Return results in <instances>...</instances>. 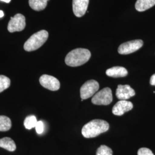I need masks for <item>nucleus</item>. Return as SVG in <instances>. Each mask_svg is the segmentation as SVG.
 Returning a JSON list of instances; mask_svg holds the SVG:
<instances>
[{
  "label": "nucleus",
  "instance_id": "f3484780",
  "mask_svg": "<svg viewBox=\"0 0 155 155\" xmlns=\"http://www.w3.org/2000/svg\"><path fill=\"white\" fill-rule=\"evenodd\" d=\"M37 122L38 121L36 117L35 116H29L25 118L24 125L26 129H31L33 127H35Z\"/></svg>",
  "mask_w": 155,
  "mask_h": 155
},
{
  "label": "nucleus",
  "instance_id": "f03ea898",
  "mask_svg": "<svg viewBox=\"0 0 155 155\" xmlns=\"http://www.w3.org/2000/svg\"><path fill=\"white\" fill-rule=\"evenodd\" d=\"M91 57L90 51L84 48H77L70 51L65 58V63L70 67L80 66L89 61Z\"/></svg>",
  "mask_w": 155,
  "mask_h": 155
},
{
  "label": "nucleus",
  "instance_id": "7ed1b4c3",
  "mask_svg": "<svg viewBox=\"0 0 155 155\" xmlns=\"http://www.w3.org/2000/svg\"><path fill=\"white\" fill-rule=\"evenodd\" d=\"M48 38V33L47 31H40L34 33L26 41L24 45V48L28 52L38 50L45 44Z\"/></svg>",
  "mask_w": 155,
  "mask_h": 155
},
{
  "label": "nucleus",
  "instance_id": "39448f33",
  "mask_svg": "<svg viewBox=\"0 0 155 155\" xmlns=\"http://www.w3.org/2000/svg\"><path fill=\"white\" fill-rule=\"evenodd\" d=\"M100 87L99 83L95 80H90L83 84L80 89L82 100H86L94 96Z\"/></svg>",
  "mask_w": 155,
  "mask_h": 155
},
{
  "label": "nucleus",
  "instance_id": "dca6fc26",
  "mask_svg": "<svg viewBox=\"0 0 155 155\" xmlns=\"http://www.w3.org/2000/svg\"><path fill=\"white\" fill-rule=\"evenodd\" d=\"M12 127L11 119L5 116H0V131L5 132L9 130Z\"/></svg>",
  "mask_w": 155,
  "mask_h": 155
},
{
  "label": "nucleus",
  "instance_id": "f8f14e48",
  "mask_svg": "<svg viewBox=\"0 0 155 155\" xmlns=\"http://www.w3.org/2000/svg\"><path fill=\"white\" fill-rule=\"evenodd\" d=\"M106 74L107 76L113 78H121L126 77L128 74L127 70L122 67H111L106 70Z\"/></svg>",
  "mask_w": 155,
  "mask_h": 155
},
{
  "label": "nucleus",
  "instance_id": "0eeeda50",
  "mask_svg": "<svg viewBox=\"0 0 155 155\" xmlns=\"http://www.w3.org/2000/svg\"><path fill=\"white\" fill-rule=\"evenodd\" d=\"M11 20L8 25V30L13 33L15 32H20L25 27V17L21 14H16L13 17H11Z\"/></svg>",
  "mask_w": 155,
  "mask_h": 155
},
{
  "label": "nucleus",
  "instance_id": "9d476101",
  "mask_svg": "<svg viewBox=\"0 0 155 155\" xmlns=\"http://www.w3.org/2000/svg\"><path fill=\"white\" fill-rule=\"evenodd\" d=\"M116 95L118 100H127L135 95V91L128 84H119L116 90Z\"/></svg>",
  "mask_w": 155,
  "mask_h": 155
},
{
  "label": "nucleus",
  "instance_id": "a211bd4d",
  "mask_svg": "<svg viewBox=\"0 0 155 155\" xmlns=\"http://www.w3.org/2000/svg\"><path fill=\"white\" fill-rule=\"evenodd\" d=\"M11 85V81L9 78L5 75H0V93L9 87Z\"/></svg>",
  "mask_w": 155,
  "mask_h": 155
},
{
  "label": "nucleus",
  "instance_id": "412c9836",
  "mask_svg": "<svg viewBox=\"0 0 155 155\" xmlns=\"http://www.w3.org/2000/svg\"><path fill=\"white\" fill-rule=\"evenodd\" d=\"M36 131L38 134H41L44 131V124L41 121H38L35 127Z\"/></svg>",
  "mask_w": 155,
  "mask_h": 155
},
{
  "label": "nucleus",
  "instance_id": "4468645a",
  "mask_svg": "<svg viewBox=\"0 0 155 155\" xmlns=\"http://www.w3.org/2000/svg\"><path fill=\"white\" fill-rule=\"evenodd\" d=\"M0 147L10 152H13L16 149V145L15 141L9 137L0 139Z\"/></svg>",
  "mask_w": 155,
  "mask_h": 155
},
{
  "label": "nucleus",
  "instance_id": "ddd939ff",
  "mask_svg": "<svg viewBox=\"0 0 155 155\" xmlns=\"http://www.w3.org/2000/svg\"><path fill=\"white\" fill-rule=\"evenodd\" d=\"M155 5V0H137L135 4L136 9L139 12L148 10Z\"/></svg>",
  "mask_w": 155,
  "mask_h": 155
},
{
  "label": "nucleus",
  "instance_id": "2eb2a0df",
  "mask_svg": "<svg viewBox=\"0 0 155 155\" xmlns=\"http://www.w3.org/2000/svg\"><path fill=\"white\" fill-rule=\"evenodd\" d=\"M48 1L49 0H29V5L34 11H40L46 8Z\"/></svg>",
  "mask_w": 155,
  "mask_h": 155
},
{
  "label": "nucleus",
  "instance_id": "9b49d317",
  "mask_svg": "<svg viewBox=\"0 0 155 155\" xmlns=\"http://www.w3.org/2000/svg\"><path fill=\"white\" fill-rule=\"evenodd\" d=\"M89 0H72V9L74 15L78 17L83 16L89 5Z\"/></svg>",
  "mask_w": 155,
  "mask_h": 155
},
{
  "label": "nucleus",
  "instance_id": "6e6552de",
  "mask_svg": "<svg viewBox=\"0 0 155 155\" xmlns=\"http://www.w3.org/2000/svg\"><path fill=\"white\" fill-rule=\"evenodd\" d=\"M39 82L43 87L51 91L58 90L61 86V84L58 79L46 74L41 76L39 79Z\"/></svg>",
  "mask_w": 155,
  "mask_h": 155
},
{
  "label": "nucleus",
  "instance_id": "5701e85b",
  "mask_svg": "<svg viewBox=\"0 0 155 155\" xmlns=\"http://www.w3.org/2000/svg\"><path fill=\"white\" fill-rule=\"evenodd\" d=\"M4 16V12L0 10V18L3 17Z\"/></svg>",
  "mask_w": 155,
  "mask_h": 155
},
{
  "label": "nucleus",
  "instance_id": "6ab92c4d",
  "mask_svg": "<svg viewBox=\"0 0 155 155\" xmlns=\"http://www.w3.org/2000/svg\"><path fill=\"white\" fill-rule=\"evenodd\" d=\"M96 155H113V150L106 145H101L97 150Z\"/></svg>",
  "mask_w": 155,
  "mask_h": 155
},
{
  "label": "nucleus",
  "instance_id": "f257e3e1",
  "mask_svg": "<svg viewBox=\"0 0 155 155\" xmlns=\"http://www.w3.org/2000/svg\"><path fill=\"white\" fill-rule=\"evenodd\" d=\"M109 124L105 120H93L84 125L82 129V134L85 138H93L105 133L109 130Z\"/></svg>",
  "mask_w": 155,
  "mask_h": 155
},
{
  "label": "nucleus",
  "instance_id": "b1692460",
  "mask_svg": "<svg viewBox=\"0 0 155 155\" xmlns=\"http://www.w3.org/2000/svg\"><path fill=\"white\" fill-rule=\"evenodd\" d=\"M1 1H4V2H5L6 3H9L11 2V0H1Z\"/></svg>",
  "mask_w": 155,
  "mask_h": 155
},
{
  "label": "nucleus",
  "instance_id": "20e7f679",
  "mask_svg": "<svg viewBox=\"0 0 155 155\" xmlns=\"http://www.w3.org/2000/svg\"><path fill=\"white\" fill-rule=\"evenodd\" d=\"M113 101L111 90L109 87H105L94 95L91 102L94 105H108Z\"/></svg>",
  "mask_w": 155,
  "mask_h": 155
},
{
  "label": "nucleus",
  "instance_id": "1a4fd4ad",
  "mask_svg": "<svg viewBox=\"0 0 155 155\" xmlns=\"http://www.w3.org/2000/svg\"><path fill=\"white\" fill-rule=\"evenodd\" d=\"M133 107V104L131 102L126 100H120L113 106L112 113L116 116H121L125 113L132 110Z\"/></svg>",
  "mask_w": 155,
  "mask_h": 155
},
{
  "label": "nucleus",
  "instance_id": "4be33fe9",
  "mask_svg": "<svg viewBox=\"0 0 155 155\" xmlns=\"http://www.w3.org/2000/svg\"><path fill=\"white\" fill-rule=\"evenodd\" d=\"M150 84L152 86H155V74L150 77Z\"/></svg>",
  "mask_w": 155,
  "mask_h": 155
},
{
  "label": "nucleus",
  "instance_id": "aec40b11",
  "mask_svg": "<svg viewBox=\"0 0 155 155\" xmlns=\"http://www.w3.org/2000/svg\"><path fill=\"white\" fill-rule=\"evenodd\" d=\"M138 155H154L151 150L147 148H141L139 149L137 152Z\"/></svg>",
  "mask_w": 155,
  "mask_h": 155
},
{
  "label": "nucleus",
  "instance_id": "423d86ee",
  "mask_svg": "<svg viewBox=\"0 0 155 155\" xmlns=\"http://www.w3.org/2000/svg\"><path fill=\"white\" fill-rule=\"evenodd\" d=\"M143 45L141 40H134L122 43L118 47V52L121 55H127L139 50Z\"/></svg>",
  "mask_w": 155,
  "mask_h": 155
}]
</instances>
